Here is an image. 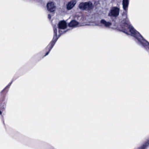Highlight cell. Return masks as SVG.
<instances>
[{
  "instance_id": "6da1fadb",
  "label": "cell",
  "mask_w": 149,
  "mask_h": 149,
  "mask_svg": "<svg viewBox=\"0 0 149 149\" xmlns=\"http://www.w3.org/2000/svg\"><path fill=\"white\" fill-rule=\"evenodd\" d=\"M79 8L82 10L89 11L93 8V5L91 2H83L79 5Z\"/></svg>"
},
{
  "instance_id": "7a4b0ae2",
  "label": "cell",
  "mask_w": 149,
  "mask_h": 149,
  "mask_svg": "<svg viewBox=\"0 0 149 149\" xmlns=\"http://www.w3.org/2000/svg\"><path fill=\"white\" fill-rule=\"evenodd\" d=\"M119 8H112L111 11L109 14V15L113 17H116L119 14Z\"/></svg>"
},
{
  "instance_id": "3957f363",
  "label": "cell",
  "mask_w": 149,
  "mask_h": 149,
  "mask_svg": "<svg viewBox=\"0 0 149 149\" xmlns=\"http://www.w3.org/2000/svg\"><path fill=\"white\" fill-rule=\"evenodd\" d=\"M48 10L50 12H54L56 9L55 5L53 2H49L47 5Z\"/></svg>"
},
{
  "instance_id": "5b68a950",
  "label": "cell",
  "mask_w": 149,
  "mask_h": 149,
  "mask_svg": "<svg viewBox=\"0 0 149 149\" xmlns=\"http://www.w3.org/2000/svg\"><path fill=\"white\" fill-rule=\"evenodd\" d=\"M58 26L61 29H65L67 27V23L64 21H62L59 23Z\"/></svg>"
},
{
  "instance_id": "52a82bcc",
  "label": "cell",
  "mask_w": 149,
  "mask_h": 149,
  "mask_svg": "<svg viewBox=\"0 0 149 149\" xmlns=\"http://www.w3.org/2000/svg\"><path fill=\"white\" fill-rule=\"evenodd\" d=\"M78 24V22L76 21H72L69 24V26L71 27H75L76 26H77Z\"/></svg>"
},
{
  "instance_id": "8992f818",
  "label": "cell",
  "mask_w": 149,
  "mask_h": 149,
  "mask_svg": "<svg viewBox=\"0 0 149 149\" xmlns=\"http://www.w3.org/2000/svg\"><path fill=\"white\" fill-rule=\"evenodd\" d=\"M128 4H129L128 0H123V7L125 10H126L127 9L128 6Z\"/></svg>"
},
{
  "instance_id": "277c9868",
  "label": "cell",
  "mask_w": 149,
  "mask_h": 149,
  "mask_svg": "<svg viewBox=\"0 0 149 149\" xmlns=\"http://www.w3.org/2000/svg\"><path fill=\"white\" fill-rule=\"evenodd\" d=\"M76 3V1L75 0H72L70 2H69L68 6H67V8H68V10H70V9H72Z\"/></svg>"
},
{
  "instance_id": "ba28073f",
  "label": "cell",
  "mask_w": 149,
  "mask_h": 149,
  "mask_svg": "<svg viewBox=\"0 0 149 149\" xmlns=\"http://www.w3.org/2000/svg\"><path fill=\"white\" fill-rule=\"evenodd\" d=\"M101 22H102V23H103V24H104V25L107 26H109L111 25V23H109V22H107L104 20H102Z\"/></svg>"
}]
</instances>
